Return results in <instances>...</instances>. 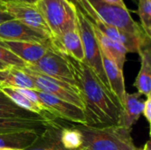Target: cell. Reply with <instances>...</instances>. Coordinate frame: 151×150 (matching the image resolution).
Returning <instances> with one entry per match:
<instances>
[{
    "mask_svg": "<svg viewBox=\"0 0 151 150\" xmlns=\"http://www.w3.org/2000/svg\"><path fill=\"white\" fill-rule=\"evenodd\" d=\"M59 128L52 122L40 133L35 144L27 150H67L61 143Z\"/></svg>",
    "mask_w": 151,
    "mask_h": 150,
    "instance_id": "21",
    "label": "cell"
},
{
    "mask_svg": "<svg viewBox=\"0 0 151 150\" xmlns=\"http://www.w3.org/2000/svg\"><path fill=\"white\" fill-rule=\"evenodd\" d=\"M142 114L144 115V118L146 120L150 123L151 122V95H148L146 101H144V108Z\"/></svg>",
    "mask_w": 151,
    "mask_h": 150,
    "instance_id": "27",
    "label": "cell"
},
{
    "mask_svg": "<svg viewBox=\"0 0 151 150\" xmlns=\"http://www.w3.org/2000/svg\"><path fill=\"white\" fill-rule=\"evenodd\" d=\"M35 4L42 14L52 37L76 28V10L66 0H38Z\"/></svg>",
    "mask_w": 151,
    "mask_h": 150,
    "instance_id": "3",
    "label": "cell"
},
{
    "mask_svg": "<svg viewBox=\"0 0 151 150\" xmlns=\"http://www.w3.org/2000/svg\"><path fill=\"white\" fill-rule=\"evenodd\" d=\"M5 1H16V2H27V3H31L30 0H0V2H5Z\"/></svg>",
    "mask_w": 151,
    "mask_h": 150,
    "instance_id": "31",
    "label": "cell"
},
{
    "mask_svg": "<svg viewBox=\"0 0 151 150\" xmlns=\"http://www.w3.org/2000/svg\"><path fill=\"white\" fill-rule=\"evenodd\" d=\"M42 131H21L15 133H1L0 149H28L35 144Z\"/></svg>",
    "mask_w": 151,
    "mask_h": 150,
    "instance_id": "19",
    "label": "cell"
},
{
    "mask_svg": "<svg viewBox=\"0 0 151 150\" xmlns=\"http://www.w3.org/2000/svg\"><path fill=\"white\" fill-rule=\"evenodd\" d=\"M109 4L111 5H117V6H120V7H127L125 4L124 0H102Z\"/></svg>",
    "mask_w": 151,
    "mask_h": 150,
    "instance_id": "30",
    "label": "cell"
},
{
    "mask_svg": "<svg viewBox=\"0 0 151 150\" xmlns=\"http://www.w3.org/2000/svg\"><path fill=\"white\" fill-rule=\"evenodd\" d=\"M0 150H20V149H0Z\"/></svg>",
    "mask_w": 151,
    "mask_h": 150,
    "instance_id": "34",
    "label": "cell"
},
{
    "mask_svg": "<svg viewBox=\"0 0 151 150\" xmlns=\"http://www.w3.org/2000/svg\"><path fill=\"white\" fill-rule=\"evenodd\" d=\"M21 69L31 78L37 90L42 91L58 99L68 102L83 110V103L78 92L71 86L35 71H33L27 66Z\"/></svg>",
    "mask_w": 151,
    "mask_h": 150,
    "instance_id": "7",
    "label": "cell"
},
{
    "mask_svg": "<svg viewBox=\"0 0 151 150\" xmlns=\"http://www.w3.org/2000/svg\"><path fill=\"white\" fill-rule=\"evenodd\" d=\"M63 55L76 81L79 95L83 103L87 126L104 127L119 125L121 106L116 97L104 87L87 65Z\"/></svg>",
    "mask_w": 151,
    "mask_h": 150,
    "instance_id": "1",
    "label": "cell"
},
{
    "mask_svg": "<svg viewBox=\"0 0 151 150\" xmlns=\"http://www.w3.org/2000/svg\"><path fill=\"white\" fill-rule=\"evenodd\" d=\"M101 57H102L104 73L109 82L111 91L113 94V95L116 97L117 101L119 102L122 109L125 103L126 95L127 94L126 91L123 71L120 70L115 63H113L111 59L106 57L102 52H101Z\"/></svg>",
    "mask_w": 151,
    "mask_h": 150,
    "instance_id": "14",
    "label": "cell"
},
{
    "mask_svg": "<svg viewBox=\"0 0 151 150\" xmlns=\"http://www.w3.org/2000/svg\"><path fill=\"white\" fill-rule=\"evenodd\" d=\"M51 45L57 51L69 56L75 60L82 62L84 59V51L78 26L76 28L69 30L59 36L52 37Z\"/></svg>",
    "mask_w": 151,
    "mask_h": 150,
    "instance_id": "13",
    "label": "cell"
},
{
    "mask_svg": "<svg viewBox=\"0 0 151 150\" xmlns=\"http://www.w3.org/2000/svg\"><path fill=\"white\" fill-rule=\"evenodd\" d=\"M0 63L12 67L16 68H24L27 66V64L19 58L16 55H14L12 51L7 50L6 48L0 45Z\"/></svg>",
    "mask_w": 151,
    "mask_h": 150,
    "instance_id": "26",
    "label": "cell"
},
{
    "mask_svg": "<svg viewBox=\"0 0 151 150\" xmlns=\"http://www.w3.org/2000/svg\"><path fill=\"white\" fill-rule=\"evenodd\" d=\"M93 28L101 52L106 57H108L113 63H115L120 70L123 71L126 63L127 54L128 53L126 48L120 45L119 43L111 40L107 36H105L94 25H93Z\"/></svg>",
    "mask_w": 151,
    "mask_h": 150,
    "instance_id": "17",
    "label": "cell"
},
{
    "mask_svg": "<svg viewBox=\"0 0 151 150\" xmlns=\"http://www.w3.org/2000/svg\"><path fill=\"white\" fill-rule=\"evenodd\" d=\"M138 54L141 57V68L134 86L142 95H150L151 92V51L150 42L143 44Z\"/></svg>",
    "mask_w": 151,
    "mask_h": 150,
    "instance_id": "16",
    "label": "cell"
},
{
    "mask_svg": "<svg viewBox=\"0 0 151 150\" xmlns=\"http://www.w3.org/2000/svg\"><path fill=\"white\" fill-rule=\"evenodd\" d=\"M5 11L14 19L34 30L52 37L51 32L35 4L27 2H1Z\"/></svg>",
    "mask_w": 151,
    "mask_h": 150,
    "instance_id": "8",
    "label": "cell"
},
{
    "mask_svg": "<svg viewBox=\"0 0 151 150\" xmlns=\"http://www.w3.org/2000/svg\"><path fill=\"white\" fill-rule=\"evenodd\" d=\"M76 15L78 30L84 51V59L82 62L92 70V72L96 75V77L99 79L104 87L109 92L111 93L109 82L104 73L101 57V50L94 33L93 25L89 21V19L80 11H76Z\"/></svg>",
    "mask_w": 151,
    "mask_h": 150,
    "instance_id": "4",
    "label": "cell"
},
{
    "mask_svg": "<svg viewBox=\"0 0 151 150\" xmlns=\"http://www.w3.org/2000/svg\"><path fill=\"white\" fill-rule=\"evenodd\" d=\"M137 150H142V149H137Z\"/></svg>",
    "mask_w": 151,
    "mask_h": 150,
    "instance_id": "36",
    "label": "cell"
},
{
    "mask_svg": "<svg viewBox=\"0 0 151 150\" xmlns=\"http://www.w3.org/2000/svg\"><path fill=\"white\" fill-rule=\"evenodd\" d=\"M37 95L53 118H60L79 125H87L85 113L80 107L40 90H37Z\"/></svg>",
    "mask_w": 151,
    "mask_h": 150,
    "instance_id": "9",
    "label": "cell"
},
{
    "mask_svg": "<svg viewBox=\"0 0 151 150\" xmlns=\"http://www.w3.org/2000/svg\"><path fill=\"white\" fill-rule=\"evenodd\" d=\"M31 1V3H33V4H35L38 0H30Z\"/></svg>",
    "mask_w": 151,
    "mask_h": 150,
    "instance_id": "35",
    "label": "cell"
},
{
    "mask_svg": "<svg viewBox=\"0 0 151 150\" xmlns=\"http://www.w3.org/2000/svg\"><path fill=\"white\" fill-rule=\"evenodd\" d=\"M8 66L7 65H3V64H1L0 63V71H2V70H4L5 68H7Z\"/></svg>",
    "mask_w": 151,
    "mask_h": 150,
    "instance_id": "33",
    "label": "cell"
},
{
    "mask_svg": "<svg viewBox=\"0 0 151 150\" xmlns=\"http://www.w3.org/2000/svg\"><path fill=\"white\" fill-rule=\"evenodd\" d=\"M82 139L78 150H137L131 136V129L122 126L96 127L87 125H74Z\"/></svg>",
    "mask_w": 151,
    "mask_h": 150,
    "instance_id": "2",
    "label": "cell"
},
{
    "mask_svg": "<svg viewBox=\"0 0 151 150\" xmlns=\"http://www.w3.org/2000/svg\"><path fill=\"white\" fill-rule=\"evenodd\" d=\"M66 1H67L73 7H74L76 11H80V12L82 13L85 17L88 18V13H87V11H86V10H85L84 6H83V4H82L81 0H66Z\"/></svg>",
    "mask_w": 151,
    "mask_h": 150,
    "instance_id": "28",
    "label": "cell"
},
{
    "mask_svg": "<svg viewBox=\"0 0 151 150\" xmlns=\"http://www.w3.org/2000/svg\"><path fill=\"white\" fill-rule=\"evenodd\" d=\"M0 91L4 94L12 102H13L19 108L26 110L27 111H31L33 113L38 114L46 119L52 120V117L44 111H42L38 106H36L35 103L30 102L28 99H27L24 95H22L19 92L16 90V88H11V87H4V86H0Z\"/></svg>",
    "mask_w": 151,
    "mask_h": 150,
    "instance_id": "23",
    "label": "cell"
},
{
    "mask_svg": "<svg viewBox=\"0 0 151 150\" xmlns=\"http://www.w3.org/2000/svg\"><path fill=\"white\" fill-rule=\"evenodd\" d=\"M0 45L6 48L24 61L27 65H33L39 61L46 52L52 48V45H46L27 42L0 41Z\"/></svg>",
    "mask_w": 151,
    "mask_h": 150,
    "instance_id": "12",
    "label": "cell"
},
{
    "mask_svg": "<svg viewBox=\"0 0 151 150\" xmlns=\"http://www.w3.org/2000/svg\"><path fill=\"white\" fill-rule=\"evenodd\" d=\"M53 120L0 117V134L21 131H42Z\"/></svg>",
    "mask_w": 151,
    "mask_h": 150,
    "instance_id": "15",
    "label": "cell"
},
{
    "mask_svg": "<svg viewBox=\"0 0 151 150\" xmlns=\"http://www.w3.org/2000/svg\"><path fill=\"white\" fill-rule=\"evenodd\" d=\"M60 141L64 148L67 150H78L82 143L80 132L73 126L61 129Z\"/></svg>",
    "mask_w": 151,
    "mask_h": 150,
    "instance_id": "24",
    "label": "cell"
},
{
    "mask_svg": "<svg viewBox=\"0 0 151 150\" xmlns=\"http://www.w3.org/2000/svg\"><path fill=\"white\" fill-rule=\"evenodd\" d=\"M138 15L142 28L151 38V0H138Z\"/></svg>",
    "mask_w": 151,
    "mask_h": 150,
    "instance_id": "25",
    "label": "cell"
},
{
    "mask_svg": "<svg viewBox=\"0 0 151 150\" xmlns=\"http://www.w3.org/2000/svg\"><path fill=\"white\" fill-rule=\"evenodd\" d=\"M51 38V36L34 30L14 19L0 25V41L27 42L50 45Z\"/></svg>",
    "mask_w": 151,
    "mask_h": 150,
    "instance_id": "10",
    "label": "cell"
},
{
    "mask_svg": "<svg viewBox=\"0 0 151 150\" xmlns=\"http://www.w3.org/2000/svg\"><path fill=\"white\" fill-rule=\"evenodd\" d=\"M13 18L5 11V9L4 8L2 3L0 2V25L5 21H8V20H11Z\"/></svg>",
    "mask_w": 151,
    "mask_h": 150,
    "instance_id": "29",
    "label": "cell"
},
{
    "mask_svg": "<svg viewBox=\"0 0 151 150\" xmlns=\"http://www.w3.org/2000/svg\"><path fill=\"white\" fill-rule=\"evenodd\" d=\"M90 22L105 36H107L111 40H112V41L119 43L123 47H125L126 50H127V52L138 53L141 47L143 44L150 42V37L136 36L128 32H126V31H123L117 27L109 26V25L104 23L102 20H100L97 17H96Z\"/></svg>",
    "mask_w": 151,
    "mask_h": 150,
    "instance_id": "11",
    "label": "cell"
},
{
    "mask_svg": "<svg viewBox=\"0 0 151 150\" xmlns=\"http://www.w3.org/2000/svg\"><path fill=\"white\" fill-rule=\"evenodd\" d=\"M96 17L104 23L139 37L148 36L141 25L134 21L127 7L109 4L102 0H86ZM149 37V36H148Z\"/></svg>",
    "mask_w": 151,
    "mask_h": 150,
    "instance_id": "5",
    "label": "cell"
},
{
    "mask_svg": "<svg viewBox=\"0 0 151 150\" xmlns=\"http://www.w3.org/2000/svg\"><path fill=\"white\" fill-rule=\"evenodd\" d=\"M144 102L142 101L140 93L127 94L124 105L121 109L119 126L127 129H131L132 126L139 120L142 114Z\"/></svg>",
    "mask_w": 151,
    "mask_h": 150,
    "instance_id": "18",
    "label": "cell"
},
{
    "mask_svg": "<svg viewBox=\"0 0 151 150\" xmlns=\"http://www.w3.org/2000/svg\"><path fill=\"white\" fill-rule=\"evenodd\" d=\"M0 86L37 90L34 81L22 69L12 66L0 71Z\"/></svg>",
    "mask_w": 151,
    "mask_h": 150,
    "instance_id": "20",
    "label": "cell"
},
{
    "mask_svg": "<svg viewBox=\"0 0 151 150\" xmlns=\"http://www.w3.org/2000/svg\"><path fill=\"white\" fill-rule=\"evenodd\" d=\"M27 67L58 81L64 82L78 92L76 81L73 76V72L66 58L62 53L57 51L53 48H50L39 61L33 65H28Z\"/></svg>",
    "mask_w": 151,
    "mask_h": 150,
    "instance_id": "6",
    "label": "cell"
},
{
    "mask_svg": "<svg viewBox=\"0 0 151 150\" xmlns=\"http://www.w3.org/2000/svg\"><path fill=\"white\" fill-rule=\"evenodd\" d=\"M0 117L27 118V119H46L45 118L38 114L19 108L1 91H0Z\"/></svg>",
    "mask_w": 151,
    "mask_h": 150,
    "instance_id": "22",
    "label": "cell"
},
{
    "mask_svg": "<svg viewBox=\"0 0 151 150\" xmlns=\"http://www.w3.org/2000/svg\"><path fill=\"white\" fill-rule=\"evenodd\" d=\"M142 150H151L150 142V141H147V143L145 144V146H144V148H143Z\"/></svg>",
    "mask_w": 151,
    "mask_h": 150,
    "instance_id": "32",
    "label": "cell"
}]
</instances>
